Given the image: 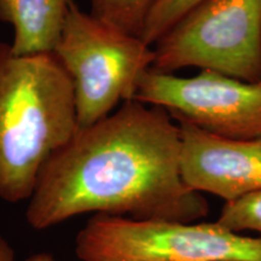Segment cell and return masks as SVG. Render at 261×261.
<instances>
[{
    "label": "cell",
    "instance_id": "4fadbf2b",
    "mask_svg": "<svg viewBox=\"0 0 261 261\" xmlns=\"http://www.w3.org/2000/svg\"><path fill=\"white\" fill-rule=\"evenodd\" d=\"M23 261H58L48 253H35L25 257Z\"/></svg>",
    "mask_w": 261,
    "mask_h": 261
},
{
    "label": "cell",
    "instance_id": "8992f818",
    "mask_svg": "<svg viewBox=\"0 0 261 261\" xmlns=\"http://www.w3.org/2000/svg\"><path fill=\"white\" fill-rule=\"evenodd\" d=\"M133 99L163 108L172 117L225 138H261V80L244 81L210 70L182 77L150 68Z\"/></svg>",
    "mask_w": 261,
    "mask_h": 261
},
{
    "label": "cell",
    "instance_id": "277c9868",
    "mask_svg": "<svg viewBox=\"0 0 261 261\" xmlns=\"http://www.w3.org/2000/svg\"><path fill=\"white\" fill-rule=\"evenodd\" d=\"M83 261H261V238L215 223L94 214L75 240Z\"/></svg>",
    "mask_w": 261,
    "mask_h": 261
},
{
    "label": "cell",
    "instance_id": "9c48e42d",
    "mask_svg": "<svg viewBox=\"0 0 261 261\" xmlns=\"http://www.w3.org/2000/svg\"><path fill=\"white\" fill-rule=\"evenodd\" d=\"M161 0H91L94 17L126 34L140 38L144 25Z\"/></svg>",
    "mask_w": 261,
    "mask_h": 261
},
{
    "label": "cell",
    "instance_id": "30bf717a",
    "mask_svg": "<svg viewBox=\"0 0 261 261\" xmlns=\"http://www.w3.org/2000/svg\"><path fill=\"white\" fill-rule=\"evenodd\" d=\"M217 223L236 233L247 230L261 232V191L225 202Z\"/></svg>",
    "mask_w": 261,
    "mask_h": 261
},
{
    "label": "cell",
    "instance_id": "52a82bcc",
    "mask_svg": "<svg viewBox=\"0 0 261 261\" xmlns=\"http://www.w3.org/2000/svg\"><path fill=\"white\" fill-rule=\"evenodd\" d=\"M173 119L180 129V173L188 188L225 202L261 191V138H225Z\"/></svg>",
    "mask_w": 261,
    "mask_h": 261
},
{
    "label": "cell",
    "instance_id": "5b68a950",
    "mask_svg": "<svg viewBox=\"0 0 261 261\" xmlns=\"http://www.w3.org/2000/svg\"><path fill=\"white\" fill-rule=\"evenodd\" d=\"M151 69L187 68L261 80V0H201L154 45Z\"/></svg>",
    "mask_w": 261,
    "mask_h": 261
},
{
    "label": "cell",
    "instance_id": "7c38bea8",
    "mask_svg": "<svg viewBox=\"0 0 261 261\" xmlns=\"http://www.w3.org/2000/svg\"><path fill=\"white\" fill-rule=\"evenodd\" d=\"M0 261H15L14 248L2 232H0Z\"/></svg>",
    "mask_w": 261,
    "mask_h": 261
},
{
    "label": "cell",
    "instance_id": "8fae6325",
    "mask_svg": "<svg viewBox=\"0 0 261 261\" xmlns=\"http://www.w3.org/2000/svg\"><path fill=\"white\" fill-rule=\"evenodd\" d=\"M201 0H161L152 10L143 29L140 39L154 46L156 41Z\"/></svg>",
    "mask_w": 261,
    "mask_h": 261
},
{
    "label": "cell",
    "instance_id": "6da1fadb",
    "mask_svg": "<svg viewBox=\"0 0 261 261\" xmlns=\"http://www.w3.org/2000/svg\"><path fill=\"white\" fill-rule=\"evenodd\" d=\"M181 137L167 110L138 100L87 127L51 156L28 200L25 220L41 231L94 213L195 223L208 215L180 173Z\"/></svg>",
    "mask_w": 261,
    "mask_h": 261
},
{
    "label": "cell",
    "instance_id": "3957f363",
    "mask_svg": "<svg viewBox=\"0 0 261 261\" xmlns=\"http://www.w3.org/2000/svg\"><path fill=\"white\" fill-rule=\"evenodd\" d=\"M52 54L73 84L79 127L93 125L135 98L154 63V47L73 4Z\"/></svg>",
    "mask_w": 261,
    "mask_h": 261
},
{
    "label": "cell",
    "instance_id": "ba28073f",
    "mask_svg": "<svg viewBox=\"0 0 261 261\" xmlns=\"http://www.w3.org/2000/svg\"><path fill=\"white\" fill-rule=\"evenodd\" d=\"M73 0H0V21L12 25L16 55L52 54Z\"/></svg>",
    "mask_w": 261,
    "mask_h": 261
},
{
    "label": "cell",
    "instance_id": "7a4b0ae2",
    "mask_svg": "<svg viewBox=\"0 0 261 261\" xmlns=\"http://www.w3.org/2000/svg\"><path fill=\"white\" fill-rule=\"evenodd\" d=\"M77 128L73 84L55 55H16L0 42V198L28 201Z\"/></svg>",
    "mask_w": 261,
    "mask_h": 261
}]
</instances>
